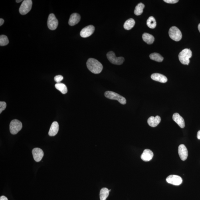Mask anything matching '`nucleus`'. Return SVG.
<instances>
[{"label": "nucleus", "instance_id": "nucleus-15", "mask_svg": "<svg viewBox=\"0 0 200 200\" xmlns=\"http://www.w3.org/2000/svg\"><path fill=\"white\" fill-rule=\"evenodd\" d=\"M151 79L156 81L165 83L167 81V79L163 74L158 73H155L151 74Z\"/></svg>", "mask_w": 200, "mask_h": 200}, {"label": "nucleus", "instance_id": "nucleus-34", "mask_svg": "<svg viewBox=\"0 0 200 200\" xmlns=\"http://www.w3.org/2000/svg\"><path fill=\"white\" fill-rule=\"evenodd\" d=\"M22 1V0H21V1H18V0H17V1H16V2H17V3H21V2Z\"/></svg>", "mask_w": 200, "mask_h": 200}, {"label": "nucleus", "instance_id": "nucleus-16", "mask_svg": "<svg viewBox=\"0 0 200 200\" xmlns=\"http://www.w3.org/2000/svg\"><path fill=\"white\" fill-rule=\"evenodd\" d=\"M161 121V117L159 116H151L147 120V123L151 127H155L158 125Z\"/></svg>", "mask_w": 200, "mask_h": 200}, {"label": "nucleus", "instance_id": "nucleus-21", "mask_svg": "<svg viewBox=\"0 0 200 200\" xmlns=\"http://www.w3.org/2000/svg\"><path fill=\"white\" fill-rule=\"evenodd\" d=\"M55 87L56 88L60 91L62 94H65L68 92L67 88L65 85L64 84L61 83L56 84Z\"/></svg>", "mask_w": 200, "mask_h": 200}, {"label": "nucleus", "instance_id": "nucleus-18", "mask_svg": "<svg viewBox=\"0 0 200 200\" xmlns=\"http://www.w3.org/2000/svg\"><path fill=\"white\" fill-rule=\"evenodd\" d=\"M59 129V125L58 122L54 121L52 123L49 129V135L50 136H54L57 134Z\"/></svg>", "mask_w": 200, "mask_h": 200}, {"label": "nucleus", "instance_id": "nucleus-2", "mask_svg": "<svg viewBox=\"0 0 200 200\" xmlns=\"http://www.w3.org/2000/svg\"><path fill=\"white\" fill-rule=\"evenodd\" d=\"M192 56V52L190 49H183L179 54V61L183 64L188 65L190 63L189 59L191 58Z\"/></svg>", "mask_w": 200, "mask_h": 200}, {"label": "nucleus", "instance_id": "nucleus-27", "mask_svg": "<svg viewBox=\"0 0 200 200\" xmlns=\"http://www.w3.org/2000/svg\"><path fill=\"white\" fill-rule=\"evenodd\" d=\"M7 107V104L5 102H0V114H1V113L4 110H5V109Z\"/></svg>", "mask_w": 200, "mask_h": 200}, {"label": "nucleus", "instance_id": "nucleus-3", "mask_svg": "<svg viewBox=\"0 0 200 200\" xmlns=\"http://www.w3.org/2000/svg\"><path fill=\"white\" fill-rule=\"evenodd\" d=\"M105 96L110 100H118L121 104L125 105L126 103V100L124 97L114 92L107 91L105 93Z\"/></svg>", "mask_w": 200, "mask_h": 200}, {"label": "nucleus", "instance_id": "nucleus-30", "mask_svg": "<svg viewBox=\"0 0 200 200\" xmlns=\"http://www.w3.org/2000/svg\"><path fill=\"white\" fill-rule=\"evenodd\" d=\"M0 200H8V199L5 196H2L0 197Z\"/></svg>", "mask_w": 200, "mask_h": 200}, {"label": "nucleus", "instance_id": "nucleus-12", "mask_svg": "<svg viewBox=\"0 0 200 200\" xmlns=\"http://www.w3.org/2000/svg\"><path fill=\"white\" fill-rule=\"evenodd\" d=\"M179 155L182 160L184 161L187 159L188 151L185 145L183 144L180 145L178 147Z\"/></svg>", "mask_w": 200, "mask_h": 200}, {"label": "nucleus", "instance_id": "nucleus-5", "mask_svg": "<svg viewBox=\"0 0 200 200\" xmlns=\"http://www.w3.org/2000/svg\"><path fill=\"white\" fill-rule=\"evenodd\" d=\"M169 34L170 37L175 41H180L182 38L180 30L176 27H173L170 29Z\"/></svg>", "mask_w": 200, "mask_h": 200}, {"label": "nucleus", "instance_id": "nucleus-25", "mask_svg": "<svg viewBox=\"0 0 200 200\" xmlns=\"http://www.w3.org/2000/svg\"><path fill=\"white\" fill-rule=\"evenodd\" d=\"M149 56L151 59L157 62H162L163 60V58L160 54L156 53L151 54Z\"/></svg>", "mask_w": 200, "mask_h": 200}, {"label": "nucleus", "instance_id": "nucleus-4", "mask_svg": "<svg viewBox=\"0 0 200 200\" xmlns=\"http://www.w3.org/2000/svg\"><path fill=\"white\" fill-rule=\"evenodd\" d=\"M107 57L109 61L113 64L121 65L124 62L125 59L122 57H117L114 52L110 51L107 54Z\"/></svg>", "mask_w": 200, "mask_h": 200}, {"label": "nucleus", "instance_id": "nucleus-14", "mask_svg": "<svg viewBox=\"0 0 200 200\" xmlns=\"http://www.w3.org/2000/svg\"><path fill=\"white\" fill-rule=\"evenodd\" d=\"M153 156V153L152 151L150 149H146L143 151L141 156V158L143 161L148 162L151 161Z\"/></svg>", "mask_w": 200, "mask_h": 200}, {"label": "nucleus", "instance_id": "nucleus-7", "mask_svg": "<svg viewBox=\"0 0 200 200\" xmlns=\"http://www.w3.org/2000/svg\"><path fill=\"white\" fill-rule=\"evenodd\" d=\"M32 5V2L31 0H25L20 7L19 12L22 15H25L31 11Z\"/></svg>", "mask_w": 200, "mask_h": 200}, {"label": "nucleus", "instance_id": "nucleus-17", "mask_svg": "<svg viewBox=\"0 0 200 200\" xmlns=\"http://www.w3.org/2000/svg\"><path fill=\"white\" fill-rule=\"evenodd\" d=\"M80 20V16L77 13H74L70 16L69 24L70 26H73L78 24Z\"/></svg>", "mask_w": 200, "mask_h": 200}, {"label": "nucleus", "instance_id": "nucleus-26", "mask_svg": "<svg viewBox=\"0 0 200 200\" xmlns=\"http://www.w3.org/2000/svg\"><path fill=\"white\" fill-rule=\"evenodd\" d=\"M9 41L7 36L1 35L0 36V45L4 46L9 44Z\"/></svg>", "mask_w": 200, "mask_h": 200}, {"label": "nucleus", "instance_id": "nucleus-33", "mask_svg": "<svg viewBox=\"0 0 200 200\" xmlns=\"http://www.w3.org/2000/svg\"><path fill=\"white\" fill-rule=\"evenodd\" d=\"M198 29L199 31L200 32V23H199L198 26Z\"/></svg>", "mask_w": 200, "mask_h": 200}, {"label": "nucleus", "instance_id": "nucleus-31", "mask_svg": "<svg viewBox=\"0 0 200 200\" xmlns=\"http://www.w3.org/2000/svg\"><path fill=\"white\" fill-rule=\"evenodd\" d=\"M4 20L3 19L1 18V19H0V26H1L2 25H3V24L4 23Z\"/></svg>", "mask_w": 200, "mask_h": 200}, {"label": "nucleus", "instance_id": "nucleus-24", "mask_svg": "<svg viewBox=\"0 0 200 200\" xmlns=\"http://www.w3.org/2000/svg\"><path fill=\"white\" fill-rule=\"evenodd\" d=\"M147 25L151 29H154L156 26V22L155 18L153 17H149L147 21Z\"/></svg>", "mask_w": 200, "mask_h": 200}, {"label": "nucleus", "instance_id": "nucleus-29", "mask_svg": "<svg viewBox=\"0 0 200 200\" xmlns=\"http://www.w3.org/2000/svg\"><path fill=\"white\" fill-rule=\"evenodd\" d=\"M163 1L165 2V3L171 4L177 3L178 2H179V1H178V0H164V1Z\"/></svg>", "mask_w": 200, "mask_h": 200}, {"label": "nucleus", "instance_id": "nucleus-8", "mask_svg": "<svg viewBox=\"0 0 200 200\" xmlns=\"http://www.w3.org/2000/svg\"><path fill=\"white\" fill-rule=\"evenodd\" d=\"M47 25L50 30H54L57 28L58 25V21L53 13L50 14L48 17Z\"/></svg>", "mask_w": 200, "mask_h": 200}, {"label": "nucleus", "instance_id": "nucleus-1", "mask_svg": "<svg viewBox=\"0 0 200 200\" xmlns=\"http://www.w3.org/2000/svg\"><path fill=\"white\" fill-rule=\"evenodd\" d=\"M86 65L88 69L94 74H100L103 69V66L101 63L94 58L89 59Z\"/></svg>", "mask_w": 200, "mask_h": 200}, {"label": "nucleus", "instance_id": "nucleus-19", "mask_svg": "<svg viewBox=\"0 0 200 200\" xmlns=\"http://www.w3.org/2000/svg\"><path fill=\"white\" fill-rule=\"evenodd\" d=\"M142 38L143 40L148 44H152L155 40L154 37L153 35L146 33L143 34Z\"/></svg>", "mask_w": 200, "mask_h": 200}, {"label": "nucleus", "instance_id": "nucleus-20", "mask_svg": "<svg viewBox=\"0 0 200 200\" xmlns=\"http://www.w3.org/2000/svg\"><path fill=\"white\" fill-rule=\"evenodd\" d=\"M135 24V20L132 18L129 19L125 22L124 27L125 29L129 30L132 29L134 27Z\"/></svg>", "mask_w": 200, "mask_h": 200}, {"label": "nucleus", "instance_id": "nucleus-23", "mask_svg": "<svg viewBox=\"0 0 200 200\" xmlns=\"http://www.w3.org/2000/svg\"><path fill=\"white\" fill-rule=\"evenodd\" d=\"M145 5L142 3H140L137 5L134 11V13L137 16L140 15L143 12V9L144 8Z\"/></svg>", "mask_w": 200, "mask_h": 200}, {"label": "nucleus", "instance_id": "nucleus-28", "mask_svg": "<svg viewBox=\"0 0 200 200\" xmlns=\"http://www.w3.org/2000/svg\"><path fill=\"white\" fill-rule=\"evenodd\" d=\"M64 79V77L62 75H58L55 76L54 78V80L57 83H59Z\"/></svg>", "mask_w": 200, "mask_h": 200}, {"label": "nucleus", "instance_id": "nucleus-6", "mask_svg": "<svg viewBox=\"0 0 200 200\" xmlns=\"http://www.w3.org/2000/svg\"><path fill=\"white\" fill-rule=\"evenodd\" d=\"M22 125L21 121L17 120L12 121L10 124V131L11 134H17L21 130Z\"/></svg>", "mask_w": 200, "mask_h": 200}, {"label": "nucleus", "instance_id": "nucleus-32", "mask_svg": "<svg viewBox=\"0 0 200 200\" xmlns=\"http://www.w3.org/2000/svg\"><path fill=\"white\" fill-rule=\"evenodd\" d=\"M197 139L200 140V130L197 132Z\"/></svg>", "mask_w": 200, "mask_h": 200}, {"label": "nucleus", "instance_id": "nucleus-11", "mask_svg": "<svg viewBox=\"0 0 200 200\" xmlns=\"http://www.w3.org/2000/svg\"><path fill=\"white\" fill-rule=\"evenodd\" d=\"M32 155L34 160L37 162H39L42 160L44 156V153L41 149L35 148L32 151Z\"/></svg>", "mask_w": 200, "mask_h": 200}, {"label": "nucleus", "instance_id": "nucleus-13", "mask_svg": "<svg viewBox=\"0 0 200 200\" xmlns=\"http://www.w3.org/2000/svg\"><path fill=\"white\" fill-rule=\"evenodd\" d=\"M172 119L180 128H184L185 126L184 120L178 113H175L173 115Z\"/></svg>", "mask_w": 200, "mask_h": 200}, {"label": "nucleus", "instance_id": "nucleus-9", "mask_svg": "<svg viewBox=\"0 0 200 200\" xmlns=\"http://www.w3.org/2000/svg\"><path fill=\"white\" fill-rule=\"evenodd\" d=\"M167 182L173 185L178 186L182 182V179L179 176L171 175L167 177Z\"/></svg>", "mask_w": 200, "mask_h": 200}, {"label": "nucleus", "instance_id": "nucleus-22", "mask_svg": "<svg viewBox=\"0 0 200 200\" xmlns=\"http://www.w3.org/2000/svg\"><path fill=\"white\" fill-rule=\"evenodd\" d=\"M109 190L106 187L103 188L101 189L100 192V200H106L109 195Z\"/></svg>", "mask_w": 200, "mask_h": 200}, {"label": "nucleus", "instance_id": "nucleus-10", "mask_svg": "<svg viewBox=\"0 0 200 200\" xmlns=\"http://www.w3.org/2000/svg\"><path fill=\"white\" fill-rule=\"evenodd\" d=\"M95 28L94 26L89 25L83 29L80 32V35L82 38L89 37L94 33Z\"/></svg>", "mask_w": 200, "mask_h": 200}]
</instances>
